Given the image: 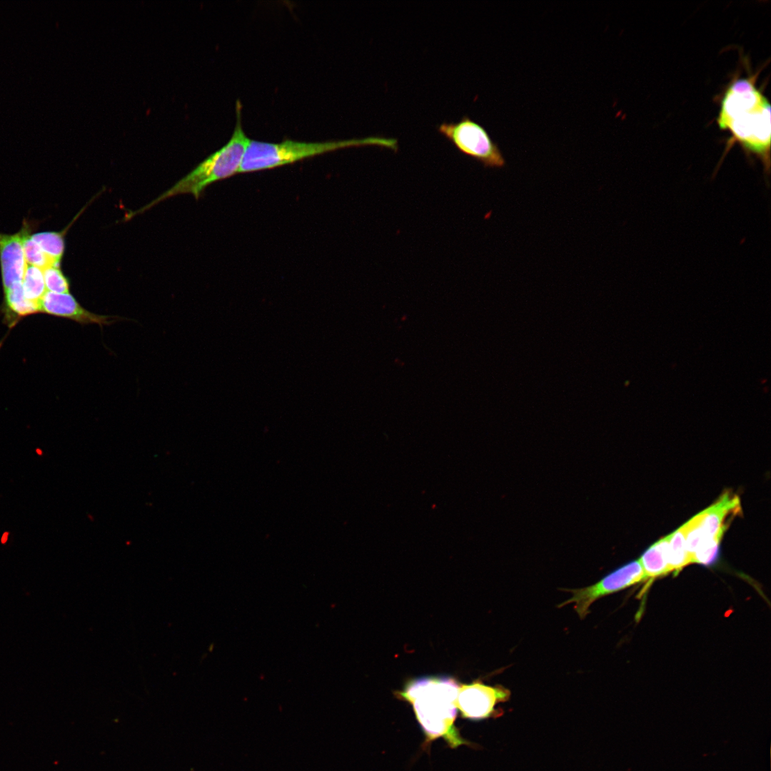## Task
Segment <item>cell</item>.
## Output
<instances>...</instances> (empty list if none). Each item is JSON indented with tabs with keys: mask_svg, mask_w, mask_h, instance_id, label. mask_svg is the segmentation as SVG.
<instances>
[{
	"mask_svg": "<svg viewBox=\"0 0 771 771\" xmlns=\"http://www.w3.org/2000/svg\"><path fill=\"white\" fill-rule=\"evenodd\" d=\"M46 231L31 235V238L39 245L44 253L55 263L60 266L65 248L64 236L65 231Z\"/></svg>",
	"mask_w": 771,
	"mask_h": 771,
	"instance_id": "5bb4252c",
	"label": "cell"
},
{
	"mask_svg": "<svg viewBox=\"0 0 771 771\" xmlns=\"http://www.w3.org/2000/svg\"><path fill=\"white\" fill-rule=\"evenodd\" d=\"M250 138L245 133L241 119L240 104L236 107V123L228 141L201 162L193 170L150 203L127 216L131 218L161 201L180 194H191L198 198L211 184L238 173Z\"/></svg>",
	"mask_w": 771,
	"mask_h": 771,
	"instance_id": "277c9868",
	"label": "cell"
},
{
	"mask_svg": "<svg viewBox=\"0 0 771 771\" xmlns=\"http://www.w3.org/2000/svg\"><path fill=\"white\" fill-rule=\"evenodd\" d=\"M755 79H737L726 89L717 119L721 129L732 136L749 154L762 161L765 171L770 166V104L756 87Z\"/></svg>",
	"mask_w": 771,
	"mask_h": 771,
	"instance_id": "6da1fadb",
	"label": "cell"
},
{
	"mask_svg": "<svg viewBox=\"0 0 771 771\" xmlns=\"http://www.w3.org/2000/svg\"><path fill=\"white\" fill-rule=\"evenodd\" d=\"M40 312L68 318L82 326L97 324L101 328L116 322L117 316L99 315L83 307L76 298L69 293L46 291L40 301Z\"/></svg>",
	"mask_w": 771,
	"mask_h": 771,
	"instance_id": "9c48e42d",
	"label": "cell"
},
{
	"mask_svg": "<svg viewBox=\"0 0 771 771\" xmlns=\"http://www.w3.org/2000/svg\"><path fill=\"white\" fill-rule=\"evenodd\" d=\"M21 284L25 297L39 303L46 292L43 271L36 266H27Z\"/></svg>",
	"mask_w": 771,
	"mask_h": 771,
	"instance_id": "9a60e30c",
	"label": "cell"
},
{
	"mask_svg": "<svg viewBox=\"0 0 771 771\" xmlns=\"http://www.w3.org/2000/svg\"><path fill=\"white\" fill-rule=\"evenodd\" d=\"M646 580L640 560L632 561L621 566L598 582L588 587L566 590L573 595L563 602L559 607L573 604L574 609L580 619L589 613L590 607L598 599L618 592Z\"/></svg>",
	"mask_w": 771,
	"mask_h": 771,
	"instance_id": "52a82bcc",
	"label": "cell"
},
{
	"mask_svg": "<svg viewBox=\"0 0 771 771\" xmlns=\"http://www.w3.org/2000/svg\"><path fill=\"white\" fill-rule=\"evenodd\" d=\"M667 554L671 572L679 571L684 566L690 563L686 550L682 526L668 535Z\"/></svg>",
	"mask_w": 771,
	"mask_h": 771,
	"instance_id": "4fadbf2b",
	"label": "cell"
},
{
	"mask_svg": "<svg viewBox=\"0 0 771 771\" xmlns=\"http://www.w3.org/2000/svg\"><path fill=\"white\" fill-rule=\"evenodd\" d=\"M4 305L5 313L15 318L40 312V304L25 297L21 283L13 286L4 292Z\"/></svg>",
	"mask_w": 771,
	"mask_h": 771,
	"instance_id": "7c38bea8",
	"label": "cell"
},
{
	"mask_svg": "<svg viewBox=\"0 0 771 771\" xmlns=\"http://www.w3.org/2000/svg\"><path fill=\"white\" fill-rule=\"evenodd\" d=\"M36 453H38L39 455H42V453H43V452H42V450H40V449H36Z\"/></svg>",
	"mask_w": 771,
	"mask_h": 771,
	"instance_id": "d6986e66",
	"label": "cell"
},
{
	"mask_svg": "<svg viewBox=\"0 0 771 771\" xmlns=\"http://www.w3.org/2000/svg\"><path fill=\"white\" fill-rule=\"evenodd\" d=\"M667 540L668 535L660 539L639 559L646 579L660 577L671 572L667 560Z\"/></svg>",
	"mask_w": 771,
	"mask_h": 771,
	"instance_id": "8fae6325",
	"label": "cell"
},
{
	"mask_svg": "<svg viewBox=\"0 0 771 771\" xmlns=\"http://www.w3.org/2000/svg\"><path fill=\"white\" fill-rule=\"evenodd\" d=\"M30 233H27L23 241V249L26 263L44 270L50 266H59L55 263L44 253L39 245L31 238Z\"/></svg>",
	"mask_w": 771,
	"mask_h": 771,
	"instance_id": "2e32d148",
	"label": "cell"
},
{
	"mask_svg": "<svg viewBox=\"0 0 771 771\" xmlns=\"http://www.w3.org/2000/svg\"><path fill=\"white\" fill-rule=\"evenodd\" d=\"M510 691L502 685H488L481 680L459 685L456 707L461 717L469 720H483L502 715L496 710L498 704L510 699Z\"/></svg>",
	"mask_w": 771,
	"mask_h": 771,
	"instance_id": "ba28073f",
	"label": "cell"
},
{
	"mask_svg": "<svg viewBox=\"0 0 771 771\" xmlns=\"http://www.w3.org/2000/svg\"><path fill=\"white\" fill-rule=\"evenodd\" d=\"M740 508V500L731 493H725L713 505L682 525L686 550L691 563L693 554L704 544L720 543L726 529V520Z\"/></svg>",
	"mask_w": 771,
	"mask_h": 771,
	"instance_id": "8992f818",
	"label": "cell"
},
{
	"mask_svg": "<svg viewBox=\"0 0 771 771\" xmlns=\"http://www.w3.org/2000/svg\"><path fill=\"white\" fill-rule=\"evenodd\" d=\"M29 223L13 235L0 233V264L4 292L22 282L27 266L23 249L25 236L30 233Z\"/></svg>",
	"mask_w": 771,
	"mask_h": 771,
	"instance_id": "30bf717a",
	"label": "cell"
},
{
	"mask_svg": "<svg viewBox=\"0 0 771 771\" xmlns=\"http://www.w3.org/2000/svg\"><path fill=\"white\" fill-rule=\"evenodd\" d=\"M368 145L386 147L393 151L398 149L397 139L382 136L323 142L286 139L279 143H271L250 139L238 173L271 169L338 149Z\"/></svg>",
	"mask_w": 771,
	"mask_h": 771,
	"instance_id": "3957f363",
	"label": "cell"
},
{
	"mask_svg": "<svg viewBox=\"0 0 771 771\" xmlns=\"http://www.w3.org/2000/svg\"><path fill=\"white\" fill-rule=\"evenodd\" d=\"M8 537H9V533H8V532H5V533H4V534H3L2 537H1V543H6V541H7V539H8Z\"/></svg>",
	"mask_w": 771,
	"mask_h": 771,
	"instance_id": "ac0fdd59",
	"label": "cell"
},
{
	"mask_svg": "<svg viewBox=\"0 0 771 771\" xmlns=\"http://www.w3.org/2000/svg\"><path fill=\"white\" fill-rule=\"evenodd\" d=\"M438 131L461 153L480 161L486 168H503L506 161L498 144L486 129L469 116L457 122H443Z\"/></svg>",
	"mask_w": 771,
	"mask_h": 771,
	"instance_id": "5b68a950",
	"label": "cell"
},
{
	"mask_svg": "<svg viewBox=\"0 0 771 771\" xmlns=\"http://www.w3.org/2000/svg\"><path fill=\"white\" fill-rule=\"evenodd\" d=\"M459 685L450 677H423L409 681L396 692V697L412 705L428 742L442 737L452 748L469 744L454 724Z\"/></svg>",
	"mask_w": 771,
	"mask_h": 771,
	"instance_id": "7a4b0ae2",
	"label": "cell"
},
{
	"mask_svg": "<svg viewBox=\"0 0 771 771\" xmlns=\"http://www.w3.org/2000/svg\"><path fill=\"white\" fill-rule=\"evenodd\" d=\"M42 271L46 291L56 293H69V280L60 266H50Z\"/></svg>",
	"mask_w": 771,
	"mask_h": 771,
	"instance_id": "e0dca14e",
	"label": "cell"
}]
</instances>
